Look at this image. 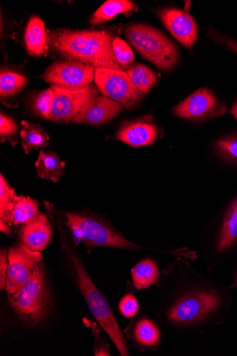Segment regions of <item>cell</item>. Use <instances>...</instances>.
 <instances>
[{"mask_svg": "<svg viewBox=\"0 0 237 356\" xmlns=\"http://www.w3.org/2000/svg\"><path fill=\"white\" fill-rule=\"evenodd\" d=\"M226 106L209 88H202L188 97L174 108L177 117L202 120L220 116L226 112Z\"/></svg>", "mask_w": 237, "mask_h": 356, "instance_id": "8fae6325", "label": "cell"}, {"mask_svg": "<svg viewBox=\"0 0 237 356\" xmlns=\"http://www.w3.org/2000/svg\"><path fill=\"white\" fill-rule=\"evenodd\" d=\"M18 133L17 122L12 118L4 115L3 112L0 114V137L3 143L8 140L12 144Z\"/></svg>", "mask_w": 237, "mask_h": 356, "instance_id": "f1b7e54d", "label": "cell"}, {"mask_svg": "<svg viewBox=\"0 0 237 356\" xmlns=\"http://www.w3.org/2000/svg\"><path fill=\"white\" fill-rule=\"evenodd\" d=\"M35 167L41 178L57 182L63 175L65 163L55 152L41 150Z\"/></svg>", "mask_w": 237, "mask_h": 356, "instance_id": "44dd1931", "label": "cell"}, {"mask_svg": "<svg viewBox=\"0 0 237 356\" xmlns=\"http://www.w3.org/2000/svg\"><path fill=\"white\" fill-rule=\"evenodd\" d=\"M237 243V198L228 206L222 218L215 242V252L222 254Z\"/></svg>", "mask_w": 237, "mask_h": 356, "instance_id": "e0dca14e", "label": "cell"}, {"mask_svg": "<svg viewBox=\"0 0 237 356\" xmlns=\"http://www.w3.org/2000/svg\"><path fill=\"white\" fill-rule=\"evenodd\" d=\"M133 285L137 289H146L159 282L161 274L156 263L147 258L133 266L131 271Z\"/></svg>", "mask_w": 237, "mask_h": 356, "instance_id": "d6986e66", "label": "cell"}, {"mask_svg": "<svg viewBox=\"0 0 237 356\" xmlns=\"http://www.w3.org/2000/svg\"><path fill=\"white\" fill-rule=\"evenodd\" d=\"M134 8V3L129 0H109L94 13L90 22L93 25L103 23L118 15L129 13Z\"/></svg>", "mask_w": 237, "mask_h": 356, "instance_id": "7402d4cb", "label": "cell"}, {"mask_svg": "<svg viewBox=\"0 0 237 356\" xmlns=\"http://www.w3.org/2000/svg\"><path fill=\"white\" fill-rule=\"evenodd\" d=\"M126 72L133 83L145 94L148 93L157 83L155 73L144 64H133Z\"/></svg>", "mask_w": 237, "mask_h": 356, "instance_id": "cb8c5ba5", "label": "cell"}, {"mask_svg": "<svg viewBox=\"0 0 237 356\" xmlns=\"http://www.w3.org/2000/svg\"><path fill=\"white\" fill-rule=\"evenodd\" d=\"M123 111V106L101 95L88 106L73 121L92 125L108 122Z\"/></svg>", "mask_w": 237, "mask_h": 356, "instance_id": "2e32d148", "label": "cell"}, {"mask_svg": "<svg viewBox=\"0 0 237 356\" xmlns=\"http://www.w3.org/2000/svg\"><path fill=\"white\" fill-rule=\"evenodd\" d=\"M15 191L7 182L3 175L0 176V220L13 225V214L18 200Z\"/></svg>", "mask_w": 237, "mask_h": 356, "instance_id": "603a6c76", "label": "cell"}, {"mask_svg": "<svg viewBox=\"0 0 237 356\" xmlns=\"http://www.w3.org/2000/svg\"><path fill=\"white\" fill-rule=\"evenodd\" d=\"M163 326L180 334H203L223 321L228 291L194 270L183 257L163 270L158 283Z\"/></svg>", "mask_w": 237, "mask_h": 356, "instance_id": "6da1fadb", "label": "cell"}, {"mask_svg": "<svg viewBox=\"0 0 237 356\" xmlns=\"http://www.w3.org/2000/svg\"><path fill=\"white\" fill-rule=\"evenodd\" d=\"M22 146L26 154L49 146V137L41 125L25 120L22 122Z\"/></svg>", "mask_w": 237, "mask_h": 356, "instance_id": "ffe728a7", "label": "cell"}, {"mask_svg": "<svg viewBox=\"0 0 237 356\" xmlns=\"http://www.w3.org/2000/svg\"><path fill=\"white\" fill-rule=\"evenodd\" d=\"M215 149L222 158L237 164V136L218 140L215 144Z\"/></svg>", "mask_w": 237, "mask_h": 356, "instance_id": "83f0119b", "label": "cell"}, {"mask_svg": "<svg viewBox=\"0 0 237 356\" xmlns=\"http://www.w3.org/2000/svg\"><path fill=\"white\" fill-rule=\"evenodd\" d=\"M113 51L118 62L124 67L132 63L134 60V55L129 44L121 38L113 40Z\"/></svg>", "mask_w": 237, "mask_h": 356, "instance_id": "f546056e", "label": "cell"}, {"mask_svg": "<svg viewBox=\"0 0 237 356\" xmlns=\"http://www.w3.org/2000/svg\"><path fill=\"white\" fill-rule=\"evenodd\" d=\"M158 129L147 118L124 122L116 135V139L133 147L151 145L156 140Z\"/></svg>", "mask_w": 237, "mask_h": 356, "instance_id": "9a60e30c", "label": "cell"}, {"mask_svg": "<svg viewBox=\"0 0 237 356\" xmlns=\"http://www.w3.org/2000/svg\"><path fill=\"white\" fill-rule=\"evenodd\" d=\"M111 33L105 30L58 29L48 32L47 47L54 53L97 68L123 71L113 51Z\"/></svg>", "mask_w": 237, "mask_h": 356, "instance_id": "7a4b0ae2", "label": "cell"}, {"mask_svg": "<svg viewBox=\"0 0 237 356\" xmlns=\"http://www.w3.org/2000/svg\"><path fill=\"white\" fill-rule=\"evenodd\" d=\"M27 84V79L22 75L9 70H2L0 75V95L2 99L15 96Z\"/></svg>", "mask_w": 237, "mask_h": 356, "instance_id": "484cf974", "label": "cell"}, {"mask_svg": "<svg viewBox=\"0 0 237 356\" xmlns=\"http://www.w3.org/2000/svg\"><path fill=\"white\" fill-rule=\"evenodd\" d=\"M8 266V252L6 250H2L0 252V289L2 291L6 289Z\"/></svg>", "mask_w": 237, "mask_h": 356, "instance_id": "d6a6232c", "label": "cell"}, {"mask_svg": "<svg viewBox=\"0 0 237 356\" xmlns=\"http://www.w3.org/2000/svg\"><path fill=\"white\" fill-rule=\"evenodd\" d=\"M55 96L56 90L54 86L36 95L31 101L33 112L38 116L49 120Z\"/></svg>", "mask_w": 237, "mask_h": 356, "instance_id": "4316f807", "label": "cell"}, {"mask_svg": "<svg viewBox=\"0 0 237 356\" xmlns=\"http://www.w3.org/2000/svg\"><path fill=\"white\" fill-rule=\"evenodd\" d=\"M52 236L51 224L43 213L22 225L19 233L20 242L36 252L43 251L51 243Z\"/></svg>", "mask_w": 237, "mask_h": 356, "instance_id": "4fadbf2b", "label": "cell"}, {"mask_svg": "<svg viewBox=\"0 0 237 356\" xmlns=\"http://www.w3.org/2000/svg\"><path fill=\"white\" fill-rule=\"evenodd\" d=\"M42 260L40 252L33 251L21 242L10 248L6 285L8 296L17 292L31 275L36 264Z\"/></svg>", "mask_w": 237, "mask_h": 356, "instance_id": "30bf717a", "label": "cell"}, {"mask_svg": "<svg viewBox=\"0 0 237 356\" xmlns=\"http://www.w3.org/2000/svg\"><path fill=\"white\" fill-rule=\"evenodd\" d=\"M235 288H237V270L235 273V276H234L233 282L229 286V289H235Z\"/></svg>", "mask_w": 237, "mask_h": 356, "instance_id": "e575fe53", "label": "cell"}, {"mask_svg": "<svg viewBox=\"0 0 237 356\" xmlns=\"http://www.w3.org/2000/svg\"><path fill=\"white\" fill-rule=\"evenodd\" d=\"M131 46L159 70L172 72L180 61L177 45L162 31L149 25L133 24L125 31Z\"/></svg>", "mask_w": 237, "mask_h": 356, "instance_id": "277c9868", "label": "cell"}, {"mask_svg": "<svg viewBox=\"0 0 237 356\" xmlns=\"http://www.w3.org/2000/svg\"><path fill=\"white\" fill-rule=\"evenodd\" d=\"M9 300L17 316L27 325H40L49 316L51 300L42 261L36 264L30 277Z\"/></svg>", "mask_w": 237, "mask_h": 356, "instance_id": "3957f363", "label": "cell"}, {"mask_svg": "<svg viewBox=\"0 0 237 356\" xmlns=\"http://www.w3.org/2000/svg\"><path fill=\"white\" fill-rule=\"evenodd\" d=\"M66 225L77 243L92 248L110 247L140 250L142 246L126 238L106 221L83 213H65Z\"/></svg>", "mask_w": 237, "mask_h": 356, "instance_id": "8992f818", "label": "cell"}, {"mask_svg": "<svg viewBox=\"0 0 237 356\" xmlns=\"http://www.w3.org/2000/svg\"><path fill=\"white\" fill-rule=\"evenodd\" d=\"M118 308L121 314L127 318L134 317L140 310L139 302L132 293H127L122 297Z\"/></svg>", "mask_w": 237, "mask_h": 356, "instance_id": "4dcf8cb0", "label": "cell"}, {"mask_svg": "<svg viewBox=\"0 0 237 356\" xmlns=\"http://www.w3.org/2000/svg\"><path fill=\"white\" fill-rule=\"evenodd\" d=\"M54 88L56 96L49 118L54 122H73L99 95V90L94 85L79 90Z\"/></svg>", "mask_w": 237, "mask_h": 356, "instance_id": "9c48e42d", "label": "cell"}, {"mask_svg": "<svg viewBox=\"0 0 237 356\" xmlns=\"http://www.w3.org/2000/svg\"><path fill=\"white\" fill-rule=\"evenodd\" d=\"M231 113L234 118L237 120V103H236L232 109H231Z\"/></svg>", "mask_w": 237, "mask_h": 356, "instance_id": "d590c367", "label": "cell"}, {"mask_svg": "<svg viewBox=\"0 0 237 356\" xmlns=\"http://www.w3.org/2000/svg\"><path fill=\"white\" fill-rule=\"evenodd\" d=\"M95 70L75 60H58L50 65L40 78L54 87L79 90L91 85Z\"/></svg>", "mask_w": 237, "mask_h": 356, "instance_id": "ba28073f", "label": "cell"}, {"mask_svg": "<svg viewBox=\"0 0 237 356\" xmlns=\"http://www.w3.org/2000/svg\"><path fill=\"white\" fill-rule=\"evenodd\" d=\"M158 17L174 38L188 49H192L198 40V29L195 19L177 8L158 11Z\"/></svg>", "mask_w": 237, "mask_h": 356, "instance_id": "7c38bea8", "label": "cell"}, {"mask_svg": "<svg viewBox=\"0 0 237 356\" xmlns=\"http://www.w3.org/2000/svg\"><path fill=\"white\" fill-rule=\"evenodd\" d=\"M125 333L138 349L156 350L161 343V332L157 323L147 316L133 320Z\"/></svg>", "mask_w": 237, "mask_h": 356, "instance_id": "5bb4252c", "label": "cell"}, {"mask_svg": "<svg viewBox=\"0 0 237 356\" xmlns=\"http://www.w3.org/2000/svg\"><path fill=\"white\" fill-rule=\"evenodd\" d=\"M70 259L76 282L90 312L111 339L120 354L128 356L129 352L125 337L107 299L94 284L80 259L73 253L70 254Z\"/></svg>", "mask_w": 237, "mask_h": 356, "instance_id": "5b68a950", "label": "cell"}, {"mask_svg": "<svg viewBox=\"0 0 237 356\" xmlns=\"http://www.w3.org/2000/svg\"><path fill=\"white\" fill-rule=\"evenodd\" d=\"M95 81L101 95L120 103L127 110L137 106L145 95L124 71L97 68Z\"/></svg>", "mask_w": 237, "mask_h": 356, "instance_id": "52a82bcc", "label": "cell"}, {"mask_svg": "<svg viewBox=\"0 0 237 356\" xmlns=\"http://www.w3.org/2000/svg\"><path fill=\"white\" fill-rule=\"evenodd\" d=\"M48 35L43 20L33 16L29 19L24 35L28 53L32 56H42L47 47Z\"/></svg>", "mask_w": 237, "mask_h": 356, "instance_id": "ac0fdd59", "label": "cell"}, {"mask_svg": "<svg viewBox=\"0 0 237 356\" xmlns=\"http://www.w3.org/2000/svg\"><path fill=\"white\" fill-rule=\"evenodd\" d=\"M40 204L29 197L19 196L13 214V225H22L39 216Z\"/></svg>", "mask_w": 237, "mask_h": 356, "instance_id": "d4e9b609", "label": "cell"}, {"mask_svg": "<svg viewBox=\"0 0 237 356\" xmlns=\"http://www.w3.org/2000/svg\"><path fill=\"white\" fill-rule=\"evenodd\" d=\"M10 227V226L8 224H7L3 220H0V231L6 235H10L11 234Z\"/></svg>", "mask_w": 237, "mask_h": 356, "instance_id": "836d02e7", "label": "cell"}, {"mask_svg": "<svg viewBox=\"0 0 237 356\" xmlns=\"http://www.w3.org/2000/svg\"><path fill=\"white\" fill-rule=\"evenodd\" d=\"M209 37L217 44L237 54V42L234 40L229 38L225 35L220 33V32L212 27L209 31Z\"/></svg>", "mask_w": 237, "mask_h": 356, "instance_id": "1f68e13d", "label": "cell"}]
</instances>
